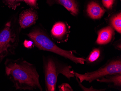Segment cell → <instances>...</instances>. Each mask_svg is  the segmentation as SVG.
<instances>
[{"mask_svg": "<svg viewBox=\"0 0 121 91\" xmlns=\"http://www.w3.org/2000/svg\"><path fill=\"white\" fill-rule=\"evenodd\" d=\"M4 65L5 75L16 90H43L39 74L34 64L20 58L15 60L7 58Z\"/></svg>", "mask_w": 121, "mask_h": 91, "instance_id": "1", "label": "cell"}, {"mask_svg": "<svg viewBox=\"0 0 121 91\" xmlns=\"http://www.w3.org/2000/svg\"><path fill=\"white\" fill-rule=\"evenodd\" d=\"M27 36L32 41L34 46L39 50L54 53L76 64H85L86 59L77 57L73 51H67L59 47L45 32L41 29L37 28L33 30Z\"/></svg>", "mask_w": 121, "mask_h": 91, "instance_id": "2", "label": "cell"}, {"mask_svg": "<svg viewBox=\"0 0 121 91\" xmlns=\"http://www.w3.org/2000/svg\"><path fill=\"white\" fill-rule=\"evenodd\" d=\"M43 62L46 91H55L59 74H62L69 80L74 77L75 72L72 67L56 58L50 56H43Z\"/></svg>", "mask_w": 121, "mask_h": 91, "instance_id": "3", "label": "cell"}, {"mask_svg": "<svg viewBox=\"0 0 121 91\" xmlns=\"http://www.w3.org/2000/svg\"><path fill=\"white\" fill-rule=\"evenodd\" d=\"M20 28L14 17L0 30V65L5 58L15 53L19 42Z\"/></svg>", "mask_w": 121, "mask_h": 91, "instance_id": "4", "label": "cell"}, {"mask_svg": "<svg viewBox=\"0 0 121 91\" xmlns=\"http://www.w3.org/2000/svg\"><path fill=\"white\" fill-rule=\"evenodd\" d=\"M121 73V59H117L108 62L105 65L95 71L81 74L74 72L75 76L79 80L81 83L83 81L91 83L95 80L115 73Z\"/></svg>", "mask_w": 121, "mask_h": 91, "instance_id": "5", "label": "cell"}, {"mask_svg": "<svg viewBox=\"0 0 121 91\" xmlns=\"http://www.w3.org/2000/svg\"><path fill=\"white\" fill-rule=\"evenodd\" d=\"M67 24L62 22L55 23L51 30L52 38L58 43L67 41L69 33V28Z\"/></svg>", "mask_w": 121, "mask_h": 91, "instance_id": "6", "label": "cell"}, {"mask_svg": "<svg viewBox=\"0 0 121 91\" xmlns=\"http://www.w3.org/2000/svg\"><path fill=\"white\" fill-rule=\"evenodd\" d=\"M38 19L37 11L32 9H26L20 14L18 23L21 28L26 29L35 24Z\"/></svg>", "mask_w": 121, "mask_h": 91, "instance_id": "7", "label": "cell"}, {"mask_svg": "<svg viewBox=\"0 0 121 91\" xmlns=\"http://www.w3.org/2000/svg\"><path fill=\"white\" fill-rule=\"evenodd\" d=\"M114 35V30L112 28L106 26L98 32L96 43L100 45L108 44L112 40Z\"/></svg>", "mask_w": 121, "mask_h": 91, "instance_id": "8", "label": "cell"}, {"mask_svg": "<svg viewBox=\"0 0 121 91\" xmlns=\"http://www.w3.org/2000/svg\"><path fill=\"white\" fill-rule=\"evenodd\" d=\"M87 12L89 17L92 19H98L103 16L105 10L97 3L92 2L88 4Z\"/></svg>", "mask_w": 121, "mask_h": 91, "instance_id": "9", "label": "cell"}, {"mask_svg": "<svg viewBox=\"0 0 121 91\" xmlns=\"http://www.w3.org/2000/svg\"><path fill=\"white\" fill-rule=\"evenodd\" d=\"M98 82L108 83L113 86V87L121 88V73H115L107 76L96 80Z\"/></svg>", "mask_w": 121, "mask_h": 91, "instance_id": "10", "label": "cell"}, {"mask_svg": "<svg viewBox=\"0 0 121 91\" xmlns=\"http://www.w3.org/2000/svg\"><path fill=\"white\" fill-rule=\"evenodd\" d=\"M56 1L64 7L73 15L76 16L78 14V8L74 0H56Z\"/></svg>", "mask_w": 121, "mask_h": 91, "instance_id": "11", "label": "cell"}, {"mask_svg": "<svg viewBox=\"0 0 121 91\" xmlns=\"http://www.w3.org/2000/svg\"><path fill=\"white\" fill-rule=\"evenodd\" d=\"M102 55V51L99 48H96L91 51L86 59V61L88 64H93L99 59Z\"/></svg>", "mask_w": 121, "mask_h": 91, "instance_id": "12", "label": "cell"}, {"mask_svg": "<svg viewBox=\"0 0 121 91\" xmlns=\"http://www.w3.org/2000/svg\"><path fill=\"white\" fill-rule=\"evenodd\" d=\"M110 23L112 26L118 32H121V13L115 15L111 19Z\"/></svg>", "mask_w": 121, "mask_h": 91, "instance_id": "13", "label": "cell"}, {"mask_svg": "<svg viewBox=\"0 0 121 91\" xmlns=\"http://www.w3.org/2000/svg\"><path fill=\"white\" fill-rule=\"evenodd\" d=\"M4 3L12 9H15L18 6L17 3L23 0H2Z\"/></svg>", "mask_w": 121, "mask_h": 91, "instance_id": "14", "label": "cell"}, {"mask_svg": "<svg viewBox=\"0 0 121 91\" xmlns=\"http://www.w3.org/2000/svg\"><path fill=\"white\" fill-rule=\"evenodd\" d=\"M115 0H102L103 6L108 9H112Z\"/></svg>", "mask_w": 121, "mask_h": 91, "instance_id": "15", "label": "cell"}, {"mask_svg": "<svg viewBox=\"0 0 121 91\" xmlns=\"http://www.w3.org/2000/svg\"><path fill=\"white\" fill-rule=\"evenodd\" d=\"M60 91H73L70 86L68 83H63L59 86Z\"/></svg>", "mask_w": 121, "mask_h": 91, "instance_id": "16", "label": "cell"}, {"mask_svg": "<svg viewBox=\"0 0 121 91\" xmlns=\"http://www.w3.org/2000/svg\"><path fill=\"white\" fill-rule=\"evenodd\" d=\"M24 1L32 7L36 8V7L37 0H23Z\"/></svg>", "mask_w": 121, "mask_h": 91, "instance_id": "17", "label": "cell"}, {"mask_svg": "<svg viewBox=\"0 0 121 91\" xmlns=\"http://www.w3.org/2000/svg\"><path fill=\"white\" fill-rule=\"evenodd\" d=\"M24 45L25 47L27 48H32L34 47V45L32 41H28L26 40L24 42Z\"/></svg>", "mask_w": 121, "mask_h": 91, "instance_id": "18", "label": "cell"}]
</instances>
